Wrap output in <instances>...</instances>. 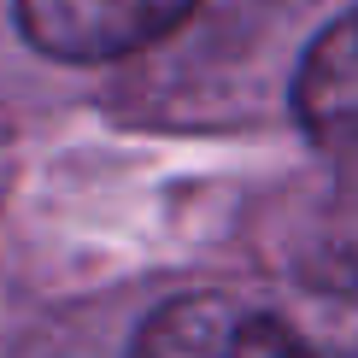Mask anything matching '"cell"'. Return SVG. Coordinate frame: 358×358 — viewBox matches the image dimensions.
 Here are the masks:
<instances>
[{"mask_svg":"<svg viewBox=\"0 0 358 358\" xmlns=\"http://www.w3.org/2000/svg\"><path fill=\"white\" fill-rule=\"evenodd\" d=\"M124 358H311V352L264 306H247L235 294H176L136 329Z\"/></svg>","mask_w":358,"mask_h":358,"instance_id":"1","label":"cell"},{"mask_svg":"<svg viewBox=\"0 0 358 358\" xmlns=\"http://www.w3.org/2000/svg\"><path fill=\"white\" fill-rule=\"evenodd\" d=\"M200 0H12L18 29L36 53L65 65H106V59L141 53Z\"/></svg>","mask_w":358,"mask_h":358,"instance_id":"2","label":"cell"},{"mask_svg":"<svg viewBox=\"0 0 358 358\" xmlns=\"http://www.w3.org/2000/svg\"><path fill=\"white\" fill-rule=\"evenodd\" d=\"M294 112L306 136L329 147L358 141V6L306 48L300 77H294Z\"/></svg>","mask_w":358,"mask_h":358,"instance_id":"3","label":"cell"}]
</instances>
